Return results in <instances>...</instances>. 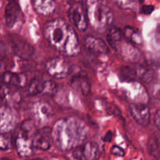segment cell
Wrapping results in <instances>:
<instances>
[{"mask_svg": "<svg viewBox=\"0 0 160 160\" xmlns=\"http://www.w3.org/2000/svg\"><path fill=\"white\" fill-rule=\"evenodd\" d=\"M129 112L136 123L142 127H147L151 121V112L146 105L132 103L129 106Z\"/></svg>", "mask_w": 160, "mask_h": 160, "instance_id": "cell-1", "label": "cell"}, {"mask_svg": "<svg viewBox=\"0 0 160 160\" xmlns=\"http://www.w3.org/2000/svg\"><path fill=\"white\" fill-rule=\"evenodd\" d=\"M68 17L70 22L80 31H86L87 20H86L85 10L82 3H73L69 9Z\"/></svg>", "mask_w": 160, "mask_h": 160, "instance_id": "cell-2", "label": "cell"}, {"mask_svg": "<svg viewBox=\"0 0 160 160\" xmlns=\"http://www.w3.org/2000/svg\"><path fill=\"white\" fill-rule=\"evenodd\" d=\"M46 70L52 76L55 78H62L70 73L71 67H70L68 62H66L63 59L56 58L51 59V61L47 63Z\"/></svg>", "mask_w": 160, "mask_h": 160, "instance_id": "cell-3", "label": "cell"}, {"mask_svg": "<svg viewBox=\"0 0 160 160\" xmlns=\"http://www.w3.org/2000/svg\"><path fill=\"white\" fill-rule=\"evenodd\" d=\"M11 43L16 55L23 59H29L34 53V48L30 43L17 36L11 38Z\"/></svg>", "mask_w": 160, "mask_h": 160, "instance_id": "cell-4", "label": "cell"}, {"mask_svg": "<svg viewBox=\"0 0 160 160\" xmlns=\"http://www.w3.org/2000/svg\"><path fill=\"white\" fill-rule=\"evenodd\" d=\"M52 144L51 131L49 128H45L34 133L32 141V146L37 149L46 151L49 149Z\"/></svg>", "mask_w": 160, "mask_h": 160, "instance_id": "cell-5", "label": "cell"}, {"mask_svg": "<svg viewBox=\"0 0 160 160\" xmlns=\"http://www.w3.org/2000/svg\"><path fill=\"white\" fill-rule=\"evenodd\" d=\"M85 47L92 52L95 54H106L109 52V48L106 42L101 38L88 35L84 38Z\"/></svg>", "mask_w": 160, "mask_h": 160, "instance_id": "cell-6", "label": "cell"}, {"mask_svg": "<svg viewBox=\"0 0 160 160\" xmlns=\"http://www.w3.org/2000/svg\"><path fill=\"white\" fill-rule=\"evenodd\" d=\"M20 12V7L15 0H10L6 6L5 10V20L6 23L9 28H12L14 26L16 21L18 17Z\"/></svg>", "mask_w": 160, "mask_h": 160, "instance_id": "cell-7", "label": "cell"}, {"mask_svg": "<svg viewBox=\"0 0 160 160\" xmlns=\"http://www.w3.org/2000/svg\"><path fill=\"white\" fill-rule=\"evenodd\" d=\"M0 82L4 85L20 87L23 85L25 79L22 74L7 71L0 75Z\"/></svg>", "mask_w": 160, "mask_h": 160, "instance_id": "cell-8", "label": "cell"}, {"mask_svg": "<svg viewBox=\"0 0 160 160\" xmlns=\"http://www.w3.org/2000/svg\"><path fill=\"white\" fill-rule=\"evenodd\" d=\"M72 87L74 88L76 90L80 91L84 95H88L91 90V84L88 80L81 76H77L73 78L72 81Z\"/></svg>", "mask_w": 160, "mask_h": 160, "instance_id": "cell-9", "label": "cell"}, {"mask_svg": "<svg viewBox=\"0 0 160 160\" xmlns=\"http://www.w3.org/2000/svg\"><path fill=\"white\" fill-rule=\"evenodd\" d=\"M45 87V81L39 78H34L30 82L27 90V94L30 96H34L44 92Z\"/></svg>", "mask_w": 160, "mask_h": 160, "instance_id": "cell-10", "label": "cell"}, {"mask_svg": "<svg viewBox=\"0 0 160 160\" xmlns=\"http://www.w3.org/2000/svg\"><path fill=\"white\" fill-rule=\"evenodd\" d=\"M160 145H159V137L158 134H152L148 138L147 143V148L148 152L154 158L159 159L160 154Z\"/></svg>", "mask_w": 160, "mask_h": 160, "instance_id": "cell-11", "label": "cell"}, {"mask_svg": "<svg viewBox=\"0 0 160 160\" xmlns=\"http://www.w3.org/2000/svg\"><path fill=\"white\" fill-rule=\"evenodd\" d=\"M137 78L145 83H149L153 78V71L148 67L138 65L134 68Z\"/></svg>", "mask_w": 160, "mask_h": 160, "instance_id": "cell-12", "label": "cell"}, {"mask_svg": "<svg viewBox=\"0 0 160 160\" xmlns=\"http://www.w3.org/2000/svg\"><path fill=\"white\" fill-rule=\"evenodd\" d=\"M119 77L120 81L123 82H134L137 79L134 69L128 66H123L120 67Z\"/></svg>", "mask_w": 160, "mask_h": 160, "instance_id": "cell-13", "label": "cell"}, {"mask_svg": "<svg viewBox=\"0 0 160 160\" xmlns=\"http://www.w3.org/2000/svg\"><path fill=\"white\" fill-rule=\"evenodd\" d=\"M122 37H123L122 31L118 28H112L109 30L106 38H107V42L109 44V45L112 48H115L117 46V44L121 40Z\"/></svg>", "mask_w": 160, "mask_h": 160, "instance_id": "cell-14", "label": "cell"}, {"mask_svg": "<svg viewBox=\"0 0 160 160\" xmlns=\"http://www.w3.org/2000/svg\"><path fill=\"white\" fill-rule=\"evenodd\" d=\"M122 34L124 36L126 39H128L129 42H133V43L140 44L142 38H141L140 35L138 34L137 31L134 29H133L131 27H126L122 31Z\"/></svg>", "mask_w": 160, "mask_h": 160, "instance_id": "cell-15", "label": "cell"}, {"mask_svg": "<svg viewBox=\"0 0 160 160\" xmlns=\"http://www.w3.org/2000/svg\"><path fill=\"white\" fill-rule=\"evenodd\" d=\"M64 34H65V31L62 30V26L57 27V28H55L52 32V35L51 39L52 41V43L55 44V45H58L59 43H60L62 38H63Z\"/></svg>", "mask_w": 160, "mask_h": 160, "instance_id": "cell-16", "label": "cell"}, {"mask_svg": "<svg viewBox=\"0 0 160 160\" xmlns=\"http://www.w3.org/2000/svg\"><path fill=\"white\" fill-rule=\"evenodd\" d=\"M110 152L112 155H114V156H120V157H122V156H123L125 155L124 151H123V150L121 148H120L119 146H117V145L112 146V148H111Z\"/></svg>", "mask_w": 160, "mask_h": 160, "instance_id": "cell-17", "label": "cell"}, {"mask_svg": "<svg viewBox=\"0 0 160 160\" xmlns=\"http://www.w3.org/2000/svg\"><path fill=\"white\" fill-rule=\"evenodd\" d=\"M155 7L152 6V5H145V6H143L141 9V12L145 15H149L154 10Z\"/></svg>", "mask_w": 160, "mask_h": 160, "instance_id": "cell-18", "label": "cell"}, {"mask_svg": "<svg viewBox=\"0 0 160 160\" xmlns=\"http://www.w3.org/2000/svg\"><path fill=\"white\" fill-rule=\"evenodd\" d=\"M9 138L8 136H6L5 134H0V149H7L9 148V143L8 142H3V140H6V139H9Z\"/></svg>", "mask_w": 160, "mask_h": 160, "instance_id": "cell-19", "label": "cell"}, {"mask_svg": "<svg viewBox=\"0 0 160 160\" xmlns=\"http://www.w3.org/2000/svg\"><path fill=\"white\" fill-rule=\"evenodd\" d=\"M112 138H113V134H112V131H109L106 134L103 140H104L105 142H111L112 140Z\"/></svg>", "mask_w": 160, "mask_h": 160, "instance_id": "cell-20", "label": "cell"}, {"mask_svg": "<svg viewBox=\"0 0 160 160\" xmlns=\"http://www.w3.org/2000/svg\"><path fill=\"white\" fill-rule=\"evenodd\" d=\"M159 110L158 109L157 111H156V115H155L154 117V122L156 123V127H157L158 128H159V123H160V120H159Z\"/></svg>", "mask_w": 160, "mask_h": 160, "instance_id": "cell-21", "label": "cell"}]
</instances>
